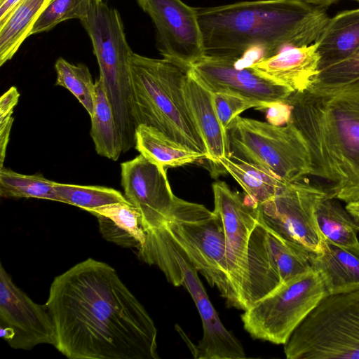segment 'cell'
<instances>
[{"label": "cell", "instance_id": "3957f363", "mask_svg": "<svg viewBox=\"0 0 359 359\" xmlns=\"http://www.w3.org/2000/svg\"><path fill=\"white\" fill-rule=\"evenodd\" d=\"M195 9L205 56L235 60L252 47L264 48L269 57L311 45L329 20L324 8L298 0L245 1Z\"/></svg>", "mask_w": 359, "mask_h": 359}, {"label": "cell", "instance_id": "ffe728a7", "mask_svg": "<svg viewBox=\"0 0 359 359\" xmlns=\"http://www.w3.org/2000/svg\"><path fill=\"white\" fill-rule=\"evenodd\" d=\"M319 71L346 59L359 48V8L338 13L327 22L315 41Z\"/></svg>", "mask_w": 359, "mask_h": 359}, {"label": "cell", "instance_id": "f546056e", "mask_svg": "<svg viewBox=\"0 0 359 359\" xmlns=\"http://www.w3.org/2000/svg\"><path fill=\"white\" fill-rule=\"evenodd\" d=\"M55 69L57 74L55 85L70 91L91 116L94 108L95 83L88 67L83 64L74 65L59 57Z\"/></svg>", "mask_w": 359, "mask_h": 359}, {"label": "cell", "instance_id": "52a82bcc", "mask_svg": "<svg viewBox=\"0 0 359 359\" xmlns=\"http://www.w3.org/2000/svg\"><path fill=\"white\" fill-rule=\"evenodd\" d=\"M287 359H359V290L325 296L284 344Z\"/></svg>", "mask_w": 359, "mask_h": 359}, {"label": "cell", "instance_id": "2e32d148", "mask_svg": "<svg viewBox=\"0 0 359 359\" xmlns=\"http://www.w3.org/2000/svg\"><path fill=\"white\" fill-rule=\"evenodd\" d=\"M235 61L204 56L187 72L211 93L241 96L259 104L261 110L284 101L292 93L259 76L250 67L238 69Z\"/></svg>", "mask_w": 359, "mask_h": 359}, {"label": "cell", "instance_id": "277c9868", "mask_svg": "<svg viewBox=\"0 0 359 359\" xmlns=\"http://www.w3.org/2000/svg\"><path fill=\"white\" fill-rule=\"evenodd\" d=\"M130 72L137 126H152L175 142L206 155L184 93L187 72L165 58L132 53Z\"/></svg>", "mask_w": 359, "mask_h": 359}, {"label": "cell", "instance_id": "4fadbf2b", "mask_svg": "<svg viewBox=\"0 0 359 359\" xmlns=\"http://www.w3.org/2000/svg\"><path fill=\"white\" fill-rule=\"evenodd\" d=\"M214 210L224 228L227 268L240 309L245 310V297L248 280V248L252 231L258 223L256 205L233 191L224 182L212 184Z\"/></svg>", "mask_w": 359, "mask_h": 359}, {"label": "cell", "instance_id": "7402d4cb", "mask_svg": "<svg viewBox=\"0 0 359 359\" xmlns=\"http://www.w3.org/2000/svg\"><path fill=\"white\" fill-rule=\"evenodd\" d=\"M135 149L151 163L166 169L206 159V155L175 142L157 128L140 124L135 131Z\"/></svg>", "mask_w": 359, "mask_h": 359}, {"label": "cell", "instance_id": "f1b7e54d", "mask_svg": "<svg viewBox=\"0 0 359 359\" xmlns=\"http://www.w3.org/2000/svg\"><path fill=\"white\" fill-rule=\"evenodd\" d=\"M60 202L90 210L121 202H129L119 191L100 186H83L55 182Z\"/></svg>", "mask_w": 359, "mask_h": 359}, {"label": "cell", "instance_id": "83f0119b", "mask_svg": "<svg viewBox=\"0 0 359 359\" xmlns=\"http://www.w3.org/2000/svg\"><path fill=\"white\" fill-rule=\"evenodd\" d=\"M54 181L41 174L24 175L11 169H0V196L6 198H34L60 202Z\"/></svg>", "mask_w": 359, "mask_h": 359}, {"label": "cell", "instance_id": "e0dca14e", "mask_svg": "<svg viewBox=\"0 0 359 359\" xmlns=\"http://www.w3.org/2000/svg\"><path fill=\"white\" fill-rule=\"evenodd\" d=\"M259 76L293 92L306 90L319 73L315 43L292 47L249 67Z\"/></svg>", "mask_w": 359, "mask_h": 359}, {"label": "cell", "instance_id": "d6986e66", "mask_svg": "<svg viewBox=\"0 0 359 359\" xmlns=\"http://www.w3.org/2000/svg\"><path fill=\"white\" fill-rule=\"evenodd\" d=\"M310 262L327 295L359 290V245L340 246L323 240L320 250L311 252Z\"/></svg>", "mask_w": 359, "mask_h": 359}, {"label": "cell", "instance_id": "ab89813d", "mask_svg": "<svg viewBox=\"0 0 359 359\" xmlns=\"http://www.w3.org/2000/svg\"><path fill=\"white\" fill-rule=\"evenodd\" d=\"M353 1H357V2H358V3H359V0H353Z\"/></svg>", "mask_w": 359, "mask_h": 359}, {"label": "cell", "instance_id": "ac0fdd59", "mask_svg": "<svg viewBox=\"0 0 359 359\" xmlns=\"http://www.w3.org/2000/svg\"><path fill=\"white\" fill-rule=\"evenodd\" d=\"M184 93L205 146L206 159L212 165L221 168L220 161L223 158H230L231 152L226 130L220 123L213 104L212 93L187 72Z\"/></svg>", "mask_w": 359, "mask_h": 359}, {"label": "cell", "instance_id": "9c48e42d", "mask_svg": "<svg viewBox=\"0 0 359 359\" xmlns=\"http://www.w3.org/2000/svg\"><path fill=\"white\" fill-rule=\"evenodd\" d=\"M163 226L209 285L217 288L226 304L240 309L228 272L221 217L201 204L177 197L170 217Z\"/></svg>", "mask_w": 359, "mask_h": 359}, {"label": "cell", "instance_id": "6da1fadb", "mask_svg": "<svg viewBox=\"0 0 359 359\" xmlns=\"http://www.w3.org/2000/svg\"><path fill=\"white\" fill-rule=\"evenodd\" d=\"M45 304L68 358H159L154 320L107 263L88 258L56 276Z\"/></svg>", "mask_w": 359, "mask_h": 359}, {"label": "cell", "instance_id": "836d02e7", "mask_svg": "<svg viewBox=\"0 0 359 359\" xmlns=\"http://www.w3.org/2000/svg\"><path fill=\"white\" fill-rule=\"evenodd\" d=\"M20 93L15 86L11 87L0 98V165L4 167L6 148L13 122V113Z\"/></svg>", "mask_w": 359, "mask_h": 359}, {"label": "cell", "instance_id": "30bf717a", "mask_svg": "<svg viewBox=\"0 0 359 359\" xmlns=\"http://www.w3.org/2000/svg\"><path fill=\"white\" fill-rule=\"evenodd\" d=\"M327 295L321 278L311 269L280 284L245 310L241 316L243 327L255 339L285 344Z\"/></svg>", "mask_w": 359, "mask_h": 359}, {"label": "cell", "instance_id": "44dd1931", "mask_svg": "<svg viewBox=\"0 0 359 359\" xmlns=\"http://www.w3.org/2000/svg\"><path fill=\"white\" fill-rule=\"evenodd\" d=\"M97 218L102 236L118 246L136 248L144 243V230L140 212L130 202L109 204L89 212Z\"/></svg>", "mask_w": 359, "mask_h": 359}, {"label": "cell", "instance_id": "1f68e13d", "mask_svg": "<svg viewBox=\"0 0 359 359\" xmlns=\"http://www.w3.org/2000/svg\"><path fill=\"white\" fill-rule=\"evenodd\" d=\"M212 100L218 118L226 130L243 111L250 108L261 109L259 104L233 94L212 93Z\"/></svg>", "mask_w": 359, "mask_h": 359}, {"label": "cell", "instance_id": "8992f818", "mask_svg": "<svg viewBox=\"0 0 359 359\" xmlns=\"http://www.w3.org/2000/svg\"><path fill=\"white\" fill-rule=\"evenodd\" d=\"M138 257L155 265L167 280L176 287L183 286L191 295L200 315L203 334L193 354L198 359H243V345L224 326L201 283L198 270L184 250L172 241L163 226L146 231Z\"/></svg>", "mask_w": 359, "mask_h": 359}, {"label": "cell", "instance_id": "9a60e30c", "mask_svg": "<svg viewBox=\"0 0 359 359\" xmlns=\"http://www.w3.org/2000/svg\"><path fill=\"white\" fill-rule=\"evenodd\" d=\"M121 170L125 196L140 212L144 230L165 225L177 198L168 180L166 169L140 154L122 163Z\"/></svg>", "mask_w": 359, "mask_h": 359}, {"label": "cell", "instance_id": "7a4b0ae2", "mask_svg": "<svg viewBox=\"0 0 359 359\" xmlns=\"http://www.w3.org/2000/svg\"><path fill=\"white\" fill-rule=\"evenodd\" d=\"M285 101L309 147L311 175L328 183V197L359 201V78L336 84L313 81Z\"/></svg>", "mask_w": 359, "mask_h": 359}, {"label": "cell", "instance_id": "ba28073f", "mask_svg": "<svg viewBox=\"0 0 359 359\" xmlns=\"http://www.w3.org/2000/svg\"><path fill=\"white\" fill-rule=\"evenodd\" d=\"M226 133L230 158L255 163L286 183L311 175L309 147L293 123L276 126L238 116L228 126Z\"/></svg>", "mask_w": 359, "mask_h": 359}, {"label": "cell", "instance_id": "f35d334b", "mask_svg": "<svg viewBox=\"0 0 359 359\" xmlns=\"http://www.w3.org/2000/svg\"><path fill=\"white\" fill-rule=\"evenodd\" d=\"M95 1H102V0H95Z\"/></svg>", "mask_w": 359, "mask_h": 359}, {"label": "cell", "instance_id": "d590c367", "mask_svg": "<svg viewBox=\"0 0 359 359\" xmlns=\"http://www.w3.org/2000/svg\"><path fill=\"white\" fill-rule=\"evenodd\" d=\"M20 0H0V26L8 18Z\"/></svg>", "mask_w": 359, "mask_h": 359}, {"label": "cell", "instance_id": "8d00e7d4", "mask_svg": "<svg viewBox=\"0 0 359 359\" xmlns=\"http://www.w3.org/2000/svg\"><path fill=\"white\" fill-rule=\"evenodd\" d=\"M345 208L351 215L359 230V201L346 203Z\"/></svg>", "mask_w": 359, "mask_h": 359}, {"label": "cell", "instance_id": "5b68a950", "mask_svg": "<svg viewBox=\"0 0 359 359\" xmlns=\"http://www.w3.org/2000/svg\"><path fill=\"white\" fill-rule=\"evenodd\" d=\"M93 44L100 78L111 106L120 134L122 151L135 145L137 127L130 72L133 53L118 11L103 1L93 0L81 20Z\"/></svg>", "mask_w": 359, "mask_h": 359}, {"label": "cell", "instance_id": "8fae6325", "mask_svg": "<svg viewBox=\"0 0 359 359\" xmlns=\"http://www.w3.org/2000/svg\"><path fill=\"white\" fill-rule=\"evenodd\" d=\"M327 196L323 187L304 179L287 184L257 208L261 221L267 226L284 238L316 252L323 239L315 213L320 202Z\"/></svg>", "mask_w": 359, "mask_h": 359}, {"label": "cell", "instance_id": "484cf974", "mask_svg": "<svg viewBox=\"0 0 359 359\" xmlns=\"http://www.w3.org/2000/svg\"><path fill=\"white\" fill-rule=\"evenodd\" d=\"M52 0H20L0 26V66L11 60Z\"/></svg>", "mask_w": 359, "mask_h": 359}, {"label": "cell", "instance_id": "5bb4252c", "mask_svg": "<svg viewBox=\"0 0 359 359\" xmlns=\"http://www.w3.org/2000/svg\"><path fill=\"white\" fill-rule=\"evenodd\" d=\"M0 337L15 349L55 344V331L46 306L35 303L0 264Z\"/></svg>", "mask_w": 359, "mask_h": 359}, {"label": "cell", "instance_id": "4dcf8cb0", "mask_svg": "<svg viewBox=\"0 0 359 359\" xmlns=\"http://www.w3.org/2000/svg\"><path fill=\"white\" fill-rule=\"evenodd\" d=\"M93 0H52L35 22L29 36L52 29L69 19L81 20L88 14Z\"/></svg>", "mask_w": 359, "mask_h": 359}, {"label": "cell", "instance_id": "74e56055", "mask_svg": "<svg viewBox=\"0 0 359 359\" xmlns=\"http://www.w3.org/2000/svg\"><path fill=\"white\" fill-rule=\"evenodd\" d=\"M298 1H304L307 4L313 5V6L325 8V7L331 6L332 4H334L335 2H337L339 0H298Z\"/></svg>", "mask_w": 359, "mask_h": 359}, {"label": "cell", "instance_id": "7c38bea8", "mask_svg": "<svg viewBox=\"0 0 359 359\" xmlns=\"http://www.w3.org/2000/svg\"><path fill=\"white\" fill-rule=\"evenodd\" d=\"M156 27V47L163 58L187 72L204 56L195 7L182 0H137Z\"/></svg>", "mask_w": 359, "mask_h": 359}, {"label": "cell", "instance_id": "d4e9b609", "mask_svg": "<svg viewBox=\"0 0 359 359\" xmlns=\"http://www.w3.org/2000/svg\"><path fill=\"white\" fill-rule=\"evenodd\" d=\"M220 167L241 185L245 196L256 206L273 198L288 184L264 168L245 161L223 158Z\"/></svg>", "mask_w": 359, "mask_h": 359}, {"label": "cell", "instance_id": "4316f807", "mask_svg": "<svg viewBox=\"0 0 359 359\" xmlns=\"http://www.w3.org/2000/svg\"><path fill=\"white\" fill-rule=\"evenodd\" d=\"M316 222L322 239L334 245L353 247L359 245V231L351 215L338 199L323 198L316 210Z\"/></svg>", "mask_w": 359, "mask_h": 359}, {"label": "cell", "instance_id": "d6a6232c", "mask_svg": "<svg viewBox=\"0 0 359 359\" xmlns=\"http://www.w3.org/2000/svg\"><path fill=\"white\" fill-rule=\"evenodd\" d=\"M359 78V48L341 62L319 71L313 81L336 84Z\"/></svg>", "mask_w": 359, "mask_h": 359}, {"label": "cell", "instance_id": "e575fe53", "mask_svg": "<svg viewBox=\"0 0 359 359\" xmlns=\"http://www.w3.org/2000/svg\"><path fill=\"white\" fill-rule=\"evenodd\" d=\"M292 106L285 100L274 104L266 109L268 122L283 126L292 122Z\"/></svg>", "mask_w": 359, "mask_h": 359}, {"label": "cell", "instance_id": "cb8c5ba5", "mask_svg": "<svg viewBox=\"0 0 359 359\" xmlns=\"http://www.w3.org/2000/svg\"><path fill=\"white\" fill-rule=\"evenodd\" d=\"M90 136L95 151L101 156L117 161L122 151L120 134L102 80L95 82L93 114L90 116Z\"/></svg>", "mask_w": 359, "mask_h": 359}, {"label": "cell", "instance_id": "603a6c76", "mask_svg": "<svg viewBox=\"0 0 359 359\" xmlns=\"http://www.w3.org/2000/svg\"><path fill=\"white\" fill-rule=\"evenodd\" d=\"M259 221L267 263L280 278L281 283L312 269L311 252L284 238L264 224L260 218Z\"/></svg>", "mask_w": 359, "mask_h": 359}]
</instances>
